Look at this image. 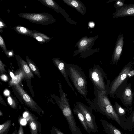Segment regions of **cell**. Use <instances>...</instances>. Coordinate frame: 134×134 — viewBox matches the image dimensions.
<instances>
[{"label": "cell", "instance_id": "f1b7e54d", "mask_svg": "<svg viewBox=\"0 0 134 134\" xmlns=\"http://www.w3.org/2000/svg\"><path fill=\"white\" fill-rule=\"evenodd\" d=\"M7 100L8 104L13 108H15L16 107V104L15 102L10 96H8L7 98Z\"/></svg>", "mask_w": 134, "mask_h": 134}, {"label": "cell", "instance_id": "3957f363", "mask_svg": "<svg viewBox=\"0 0 134 134\" xmlns=\"http://www.w3.org/2000/svg\"><path fill=\"white\" fill-rule=\"evenodd\" d=\"M133 65L132 61L126 64L118 75L111 82L107 91L110 97L114 99L119 98L121 93L128 83L129 79L128 74L132 70Z\"/></svg>", "mask_w": 134, "mask_h": 134}, {"label": "cell", "instance_id": "603a6c76", "mask_svg": "<svg viewBox=\"0 0 134 134\" xmlns=\"http://www.w3.org/2000/svg\"><path fill=\"white\" fill-rule=\"evenodd\" d=\"M14 30L18 33L29 36L33 32V30H30L26 27L20 26L15 27Z\"/></svg>", "mask_w": 134, "mask_h": 134}, {"label": "cell", "instance_id": "8992f818", "mask_svg": "<svg viewBox=\"0 0 134 134\" xmlns=\"http://www.w3.org/2000/svg\"><path fill=\"white\" fill-rule=\"evenodd\" d=\"M18 15L32 23L43 25H47L56 21L55 20L51 15L45 12L24 13L18 14Z\"/></svg>", "mask_w": 134, "mask_h": 134}, {"label": "cell", "instance_id": "f35d334b", "mask_svg": "<svg viewBox=\"0 0 134 134\" xmlns=\"http://www.w3.org/2000/svg\"><path fill=\"white\" fill-rule=\"evenodd\" d=\"M4 93L5 95L8 96L9 94V91L6 90L4 91Z\"/></svg>", "mask_w": 134, "mask_h": 134}, {"label": "cell", "instance_id": "2e32d148", "mask_svg": "<svg viewBox=\"0 0 134 134\" xmlns=\"http://www.w3.org/2000/svg\"><path fill=\"white\" fill-rule=\"evenodd\" d=\"M68 5L75 8L82 15H84L86 11L84 5L81 2L76 0H63Z\"/></svg>", "mask_w": 134, "mask_h": 134}, {"label": "cell", "instance_id": "7a4b0ae2", "mask_svg": "<svg viewBox=\"0 0 134 134\" xmlns=\"http://www.w3.org/2000/svg\"><path fill=\"white\" fill-rule=\"evenodd\" d=\"M95 98L92 102L96 111L106 116L109 119L116 121L121 127L122 126L119 117L108 98L107 91H100L94 88Z\"/></svg>", "mask_w": 134, "mask_h": 134}, {"label": "cell", "instance_id": "4fadbf2b", "mask_svg": "<svg viewBox=\"0 0 134 134\" xmlns=\"http://www.w3.org/2000/svg\"><path fill=\"white\" fill-rule=\"evenodd\" d=\"M53 60L54 64L64 78L68 85L71 87L75 94L77 95V93L70 82L68 79V76L66 74L65 65V62L63 60L60 59L59 58H54L53 59Z\"/></svg>", "mask_w": 134, "mask_h": 134}, {"label": "cell", "instance_id": "f546056e", "mask_svg": "<svg viewBox=\"0 0 134 134\" xmlns=\"http://www.w3.org/2000/svg\"><path fill=\"white\" fill-rule=\"evenodd\" d=\"M13 50L7 51L5 53L8 57L12 56L13 55Z\"/></svg>", "mask_w": 134, "mask_h": 134}, {"label": "cell", "instance_id": "9c48e42d", "mask_svg": "<svg viewBox=\"0 0 134 134\" xmlns=\"http://www.w3.org/2000/svg\"><path fill=\"white\" fill-rule=\"evenodd\" d=\"M124 43L123 33H120L117 40L112 55L110 64H116L120 59Z\"/></svg>", "mask_w": 134, "mask_h": 134}, {"label": "cell", "instance_id": "b9f144b4", "mask_svg": "<svg viewBox=\"0 0 134 134\" xmlns=\"http://www.w3.org/2000/svg\"><path fill=\"white\" fill-rule=\"evenodd\" d=\"M133 43H134V39L133 40Z\"/></svg>", "mask_w": 134, "mask_h": 134}, {"label": "cell", "instance_id": "9a60e30c", "mask_svg": "<svg viewBox=\"0 0 134 134\" xmlns=\"http://www.w3.org/2000/svg\"><path fill=\"white\" fill-rule=\"evenodd\" d=\"M100 121L106 134H124L118 128L105 119H101Z\"/></svg>", "mask_w": 134, "mask_h": 134}, {"label": "cell", "instance_id": "7402d4cb", "mask_svg": "<svg viewBox=\"0 0 134 134\" xmlns=\"http://www.w3.org/2000/svg\"><path fill=\"white\" fill-rule=\"evenodd\" d=\"M125 130H130L134 127V109L125 123Z\"/></svg>", "mask_w": 134, "mask_h": 134}, {"label": "cell", "instance_id": "d4e9b609", "mask_svg": "<svg viewBox=\"0 0 134 134\" xmlns=\"http://www.w3.org/2000/svg\"><path fill=\"white\" fill-rule=\"evenodd\" d=\"M11 123V120H9L3 124L0 125V134H3L10 127Z\"/></svg>", "mask_w": 134, "mask_h": 134}, {"label": "cell", "instance_id": "836d02e7", "mask_svg": "<svg viewBox=\"0 0 134 134\" xmlns=\"http://www.w3.org/2000/svg\"><path fill=\"white\" fill-rule=\"evenodd\" d=\"M134 76V70H130L128 74V76L129 79L133 76Z\"/></svg>", "mask_w": 134, "mask_h": 134}, {"label": "cell", "instance_id": "4dcf8cb0", "mask_svg": "<svg viewBox=\"0 0 134 134\" xmlns=\"http://www.w3.org/2000/svg\"><path fill=\"white\" fill-rule=\"evenodd\" d=\"M0 70L2 73H3L4 70V65L2 62L1 60H0Z\"/></svg>", "mask_w": 134, "mask_h": 134}, {"label": "cell", "instance_id": "30bf717a", "mask_svg": "<svg viewBox=\"0 0 134 134\" xmlns=\"http://www.w3.org/2000/svg\"><path fill=\"white\" fill-rule=\"evenodd\" d=\"M113 16L114 18L134 16V3L125 4L116 9Z\"/></svg>", "mask_w": 134, "mask_h": 134}, {"label": "cell", "instance_id": "ee69618b", "mask_svg": "<svg viewBox=\"0 0 134 134\" xmlns=\"http://www.w3.org/2000/svg\"><path fill=\"white\" fill-rule=\"evenodd\" d=\"M133 103L134 104V101H133Z\"/></svg>", "mask_w": 134, "mask_h": 134}, {"label": "cell", "instance_id": "44dd1931", "mask_svg": "<svg viewBox=\"0 0 134 134\" xmlns=\"http://www.w3.org/2000/svg\"><path fill=\"white\" fill-rule=\"evenodd\" d=\"M28 119L31 134H38V125L34 118L30 115Z\"/></svg>", "mask_w": 134, "mask_h": 134}, {"label": "cell", "instance_id": "484cf974", "mask_svg": "<svg viewBox=\"0 0 134 134\" xmlns=\"http://www.w3.org/2000/svg\"><path fill=\"white\" fill-rule=\"evenodd\" d=\"M23 76L22 73L21 72L16 75L14 79H12L10 81L9 83L10 85H15L18 83L21 80V77Z\"/></svg>", "mask_w": 134, "mask_h": 134}, {"label": "cell", "instance_id": "1f68e13d", "mask_svg": "<svg viewBox=\"0 0 134 134\" xmlns=\"http://www.w3.org/2000/svg\"><path fill=\"white\" fill-rule=\"evenodd\" d=\"M6 26L5 25L4 23V22L3 20L0 19V30L1 29L4 28L6 27Z\"/></svg>", "mask_w": 134, "mask_h": 134}, {"label": "cell", "instance_id": "ba28073f", "mask_svg": "<svg viewBox=\"0 0 134 134\" xmlns=\"http://www.w3.org/2000/svg\"><path fill=\"white\" fill-rule=\"evenodd\" d=\"M134 93L130 83H127L121 93L119 97L123 105L131 113L133 109Z\"/></svg>", "mask_w": 134, "mask_h": 134}, {"label": "cell", "instance_id": "e0dca14e", "mask_svg": "<svg viewBox=\"0 0 134 134\" xmlns=\"http://www.w3.org/2000/svg\"><path fill=\"white\" fill-rule=\"evenodd\" d=\"M30 36L32 37L38 41L40 44L49 42L52 38L38 31L33 30Z\"/></svg>", "mask_w": 134, "mask_h": 134}, {"label": "cell", "instance_id": "5bb4252c", "mask_svg": "<svg viewBox=\"0 0 134 134\" xmlns=\"http://www.w3.org/2000/svg\"><path fill=\"white\" fill-rule=\"evenodd\" d=\"M114 109L118 116L122 126V129L125 130V123L126 120V116L127 112H129L128 109L125 108H123L118 103L115 102L113 105Z\"/></svg>", "mask_w": 134, "mask_h": 134}, {"label": "cell", "instance_id": "74e56055", "mask_svg": "<svg viewBox=\"0 0 134 134\" xmlns=\"http://www.w3.org/2000/svg\"><path fill=\"white\" fill-rule=\"evenodd\" d=\"M10 75L12 79H14V78L15 76L12 72H10Z\"/></svg>", "mask_w": 134, "mask_h": 134}, {"label": "cell", "instance_id": "ac0fdd59", "mask_svg": "<svg viewBox=\"0 0 134 134\" xmlns=\"http://www.w3.org/2000/svg\"><path fill=\"white\" fill-rule=\"evenodd\" d=\"M93 39L87 38H84L81 40L79 42V47L80 49L79 52H81V57L82 58H85L86 52V49L89 46V45L91 43V42Z\"/></svg>", "mask_w": 134, "mask_h": 134}, {"label": "cell", "instance_id": "277c9868", "mask_svg": "<svg viewBox=\"0 0 134 134\" xmlns=\"http://www.w3.org/2000/svg\"><path fill=\"white\" fill-rule=\"evenodd\" d=\"M60 98L58 100V104L67 121L72 134H82L75 120L66 94L64 92H62L60 93Z\"/></svg>", "mask_w": 134, "mask_h": 134}, {"label": "cell", "instance_id": "83f0119b", "mask_svg": "<svg viewBox=\"0 0 134 134\" xmlns=\"http://www.w3.org/2000/svg\"><path fill=\"white\" fill-rule=\"evenodd\" d=\"M0 46L5 53L7 51L4 41L1 35H0Z\"/></svg>", "mask_w": 134, "mask_h": 134}, {"label": "cell", "instance_id": "ffe728a7", "mask_svg": "<svg viewBox=\"0 0 134 134\" xmlns=\"http://www.w3.org/2000/svg\"><path fill=\"white\" fill-rule=\"evenodd\" d=\"M18 57L19 62L21 65L24 75L27 78L29 79L34 77V76L26 62L19 56Z\"/></svg>", "mask_w": 134, "mask_h": 134}, {"label": "cell", "instance_id": "d6986e66", "mask_svg": "<svg viewBox=\"0 0 134 134\" xmlns=\"http://www.w3.org/2000/svg\"><path fill=\"white\" fill-rule=\"evenodd\" d=\"M72 111L77 116L85 130L88 133H90L91 132L88 126L83 114L76 108L75 104L74 105V108L72 109Z\"/></svg>", "mask_w": 134, "mask_h": 134}, {"label": "cell", "instance_id": "8fae6325", "mask_svg": "<svg viewBox=\"0 0 134 134\" xmlns=\"http://www.w3.org/2000/svg\"><path fill=\"white\" fill-rule=\"evenodd\" d=\"M44 5L52 8L58 13L62 14L69 23L74 24V21L69 18L68 15L53 0H37Z\"/></svg>", "mask_w": 134, "mask_h": 134}, {"label": "cell", "instance_id": "4316f807", "mask_svg": "<svg viewBox=\"0 0 134 134\" xmlns=\"http://www.w3.org/2000/svg\"><path fill=\"white\" fill-rule=\"evenodd\" d=\"M125 1L124 0H119L116 1L115 2L114 5V7L117 9L122 7L125 4L124 3Z\"/></svg>", "mask_w": 134, "mask_h": 134}, {"label": "cell", "instance_id": "d590c367", "mask_svg": "<svg viewBox=\"0 0 134 134\" xmlns=\"http://www.w3.org/2000/svg\"><path fill=\"white\" fill-rule=\"evenodd\" d=\"M1 77V79L4 81H6L7 80V76L4 75H2Z\"/></svg>", "mask_w": 134, "mask_h": 134}, {"label": "cell", "instance_id": "60d3db41", "mask_svg": "<svg viewBox=\"0 0 134 134\" xmlns=\"http://www.w3.org/2000/svg\"><path fill=\"white\" fill-rule=\"evenodd\" d=\"M16 130L14 131L12 134H16V132H15Z\"/></svg>", "mask_w": 134, "mask_h": 134}, {"label": "cell", "instance_id": "7c38bea8", "mask_svg": "<svg viewBox=\"0 0 134 134\" xmlns=\"http://www.w3.org/2000/svg\"><path fill=\"white\" fill-rule=\"evenodd\" d=\"M14 88L28 106L33 109H37V103L27 94L19 83L15 85Z\"/></svg>", "mask_w": 134, "mask_h": 134}, {"label": "cell", "instance_id": "8d00e7d4", "mask_svg": "<svg viewBox=\"0 0 134 134\" xmlns=\"http://www.w3.org/2000/svg\"><path fill=\"white\" fill-rule=\"evenodd\" d=\"M89 26L90 27H93L94 26V24L93 23L91 22L89 23Z\"/></svg>", "mask_w": 134, "mask_h": 134}, {"label": "cell", "instance_id": "ab89813d", "mask_svg": "<svg viewBox=\"0 0 134 134\" xmlns=\"http://www.w3.org/2000/svg\"><path fill=\"white\" fill-rule=\"evenodd\" d=\"M3 114L2 113L1 111H0V116H3Z\"/></svg>", "mask_w": 134, "mask_h": 134}, {"label": "cell", "instance_id": "e575fe53", "mask_svg": "<svg viewBox=\"0 0 134 134\" xmlns=\"http://www.w3.org/2000/svg\"><path fill=\"white\" fill-rule=\"evenodd\" d=\"M54 129L55 132L56 134H64L62 132L56 127H54Z\"/></svg>", "mask_w": 134, "mask_h": 134}, {"label": "cell", "instance_id": "52a82bcc", "mask_svg": "<svg viewBox=\"0 0 134 134\" xmlns=\"http://www.w3.org/2000/svg\"><path fill=\"white\" fill-rule=\"evenodd\" d=\"M76 106L83 114L86 122L91 132H96L98 129L96 118L92 109L80 102L77 101Z\"/></svg>", "mask_w": 134, "mask_h": 134}, {"label": "cell", "instance_id": "5b68a950", "mask_svg": "<svg viewBox=\"0 0 134 134\" xmlns=\"http://www.w3.org/2000/svg\"><path fill=\"white\" fill-rule=\"evenodd\" d=\"M88 71L90 79L94 88L100 91H107L111 82L102 68L98 65H94Z\"/></svg>", "mask_w": 134, "mask_h": 134}, {"label": "cell", "instance_id": "6da1fadb", "mask_svg": "<svg viewBox=\"0 0 134 134\" xmlns=\"http://www.w3.org/2000/svg\"><path fill=\"white\" fill-rule=\"evenodd\" d=\"M66 74L78 92L85 98L87 104L92 110L96 111L92 102L87 97V81L85 74L77 65L65 62Z\"/></svg>", "mask_w": 134, "mask_h": 134}, {"label": "cell", "instance_id": "d6a6232c", "mask_svg": "<svg viewBox=\"0 0 134 134\" xmlns=\"http://www.w3.org/2000/svg\"><path fill=\"white\" fill-rule=\"evenodd\" d=\"M18 134H24L23 129L22 126L20 125L18 131Z\"/></svg>", "mask_w": 134, "mask_h": 134}, {"label": "cell", "instance_id": "cb8c5ba5", "mask_svg": "<svg viewBox=\"0 0 134 134\" xmlns=\"http://www.w3.org/2000/svg\"><path fill=\"white\" fill-rule=\"evenodd\" d=\"M26 58L30 68L35 74L40 78V73L34 64L28 56H26Z\"/></svg>", "mask_w": 134, "mask_h": 134}, {"label": "cell", "instance_id": "7bdbcfd3", "mask_svg": "<svg viewBox=\"0 0 134 134\" xmlns=\"http://www.w3.org/2000/svg\"><path fill=\"white\" fill-rule=\"evenodd\" d=\"M133 59L134 62V57H133Z\"/></svg>", "mask_w": 134, "mask_h": 134}]
</instances>
